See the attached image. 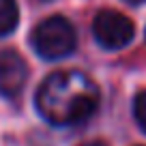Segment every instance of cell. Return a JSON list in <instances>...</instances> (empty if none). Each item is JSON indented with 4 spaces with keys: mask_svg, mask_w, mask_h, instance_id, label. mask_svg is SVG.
Wrapping results in <instances>:
<instances>
[{
    "mask_svg": "<svg viewBox=\"0 0 146 146\" xmlns=\"http://www.w3.org/2000/svg\"><path fill=\"white\" fill-rule=\"evenodd\" d=\"M99 103V90L86 73L56 71L36 92V108L54 125H75L88 118Z\"/></svg>",
    "mask_w": 146,
    "mask_h": 146,
    "instance_id": "obj_1",
    "label": "cell"
},
{
    "mask_svg": "<svg viewBox=\"0 0 146 146\" xmlns=\"http://www.w3.org/2000/svg\"><path fill=\"white\" fill-rule=\"evenodd\" d=\"M32 45L43 58H62L75 47V30L64 17H50L35 28Z\"/></svg>",
    "mask_w": 146,
    "mask_h": 146,
    "instance_id": "obj_2",
    "label": "cell"
},
{
    "mask_svg": "<svg viewBox=\"0 0 146 146\" xmlns=\"http://www.w3.org/2000/svg\"><path fill=\"white\" fill-rule=\"evenodd\" d=\"M95 39L108 50H120L133 39V24L118 11H101L92 22Z\"/></svg>",
    "mask_w": 146,
    "mask_h": 146,
    "instance_id": "obj_3",
    "label": "cell"
},
{
    "mask_svg": "<svg viewBox=\"0 0 146 146\" xmlns=\"http://www.w3.org/2000/svg\"><path fill=\"white\" fill-rule=\"evenodd\" d=\"M28 78V67L17 52H0V92L7 97H15L24 88Z\"/></svg>",
    "mask_w": 146,
    "mask_h": 146,
    "instance_id": "obj_4",
    "label": "cell"
},
{
    "mask_svg": "<svg viewBox=\"0 0 146 146\" xmlns=\"http://www.w3.org/2000/svg\"><path fill=\"white\" fill-rule=\"evenodd\" d=\"M17 26V5L15 0H0V36L13 32Z\"/></svg>",
    "mask_w": 146,
    "mask_h": 146,
    "instance_id": "obj_5",
    "label": "cell"
},
{
    "mask_svg": "<svg viewBox=\"0 0 146 146\" xmlns=\"http://www.w3.org/2000/svg\"><path fill=\"white\" fill-rule=\"evenodd\" d=\"M133 112H135V120L142 129L146 131V92H140L135 97V103H133Z\"/></svg>",
    "mask_w": 146,
    "mask_h": 146,
    "instance_id": "obj_6",
    "label": "cell"
},
{
    "mask_svg": "<svg viewBox=\"0 0 146 146\" xmlns=\"http://www.w3.org/2000/svg\"><path fill=\"white\" fill-rule=\"evenodd\" d=\"M82 146H105L103 142H99V140H92V142H86V144H82Z\"/></svg>",
    "mask_w": 146,
    "mask_h": 146,
    "instance_id": "obj_7",
    "label": "cell"
},
{
    "mask_svg": "<svg viewBox=\"0 0 146 146\" xmlns=\"http://www.w3.org/2000/svg\"><path fill=\"white\" fill-rule=\"evenodd\" d=\"M125 2H131V5H142V2H146V0H125Z\"/></svg>",
    "mask_w": 146,
    "mask_h": 146,
    "instance_id": "obj_8",
    "label": "cell"
}]
</instances>
